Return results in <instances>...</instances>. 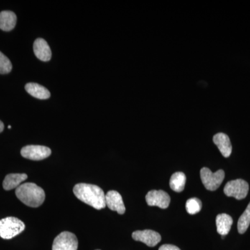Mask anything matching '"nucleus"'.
Returning a JSON list of instances; mask_svg holds the SVG:
<instances>
[{
	"label": "nucleus",
	"mask_w": 250,
	"mask_h": 250,
	"mask_svg": "<svg viewBox=\"0 0 250 250\" xmlns=\"http://www.w3.org/2000/svg\"><path fill=\"white\" fill-rule=\"evenodd\" d=\"M73 192L77 199L97 210L105 208L106 195L101 188L93 184H77L73 188Z\"/></svg>",
	"instance_id": "nucleus-1"
},
{
	"label": "nucleus",
	"mask_w": 250,
	"mask_h": 250,
	"mask_svg": "<svg viewBox=\"0 0 250 250\" xmlns=\"http://www.w3.org/2000/svg\"><path fill=\"white\" fill-rule=\"evenodd\" d=\"M18 198L28 207H40L45 200L43 189L34 183H24L18 187L16 190Z\"/></svg>",
	"instance_id": "nucleus-2"
},
{
	"label": "nucleus",
	"mask_w": 250,
	"mask_h": 250,
	"mask_svg": "<svg viewBox=\"0 0 250 250\" xmlns=\"http://www.w3.org/2000/svg\"><path fill=\"white\" fill-rule=\"evenodd\" d=\"M24 229V223L15 217H7L0 220V237L4 239H11L22 233Z\"/></svg>",
	"instance_id": "nucleus-3"
},
{
	"label": "nucleus",
	"mask_w": 250,
	"mask_h": 250,
	"mask_svg": "<svg viewBox=\"0 0 250 250\" xmlns=\"http://www.w3.org/2000/svg\"><path fill=\"white\" fill-rule=\"evenodd\" d=\"M200 177L206 188L214 191L223 183L225 179V172L223 170H219L217 172H212L208 167H203L200 170Z\"/></svg>",
	"instance_id": "nucleus-4"
},
{
	"label": "nucleus",
	"mask_w": 250,
	"mask_h": 250,
	"mask_svg": "<svg viewBox=\"0 0 250 250\" xmlns=\"http://www.w3.org/2000/svg\"><path fill=\"white\" fill-rule=\"evenodd\" d=\"M248 191L249 184L241 179L230 181L224 188V192L227 196L234 197L238 200L246 198Z\"/></svg>",
	"instance_id": "nucleus-5"
},
{
	"label": "nucleus",
	"mask_w": 250,
	"mask_h": 250,
	"mask_svg": "<svg viewBox=\"0 0 250 250\" xmlns=\"http://www.w3.org/2000/svg\"><path fill=\"white\" fill-rule=\"evenodd\" d=\"M78 240L73 233L63 231L56 237L52 250H77Z\"/></svg>",
	"instance_id": "nucleus-6"
},
{
	"label": "nucleus",
	"mask_w": 250,
	"mask_h": 250,
	"mask_svg": "<svg viewBox=\"0 0 250 250\" xmlns=\"http://www.w3.org/2000/svg\"><path fill=\"white\" fill-rule=\"evenodd\" d=\"M52 151L49 147L42 146H27L21 149V155L25 159L33 161H41L49 157Z\"/></svg>",
	"instance_id": "nucleus-7"
},
{
	"label": "nucleus",
	"mask_w": 250,
	"mask_h": 250,
	"mask_svg": "<svg viewBox=\"0 0 250 250\" xmlns=\"http://www.w3.org/2000/svg\"><path fill=\"white\" fill-rule=\"evenodd\" d=\"M146 202L149 206L159 207L165 209L169 207L170 203V197L164 190H152L147 192L146 197Z\"/></svg>",
	"instance_id": "nucleus-8"
},
{
	"label": "nucleus",
	"mask_w": 250,
	"mask_h": 250,
	"mask_svg": "<svg viewBox=\"0 0 250 250\" xmlns=\"http://www.w3.org/2000/svg\"><path fill=\"white\" fill-rule=\"evenodd\" d=\"M132 238L134 241L142 242L151 248L156 246L161 241V236L159 233L149 229L134 231L132 233Z\"/></svg>",
	"instance_id": "nucleus-9"
},
{
	"label": "nucleus",
	"mask_w": 250,
	"mask_h": 250,
	"mask_svg": "<svg viewBox=\"0 0 250 250\" xmlns=\"http://www.w3.org/2000/svg\"><path fill=\"white\" fill-rule=\"evenodd\" d=\"M106 204L109 209L118 212L120 215L124 214L125 208L123 197L116 190H110L106 195Z\"/></svg>",
	"instance_id": "nucleus-10"
},
{
	"label": "nucleus",
	"mask_w": 250,
	"mask_h": 250,
	"mask_svg": "<svg viewBox=\"0 0 250 250\" xmlns=\"http://www.w3.org/2000/svg\"><path fill=\"white\" fill-rule=\"evenodd\" d=\"M213 141L224 157L228 158L231 155L232 146L228 135L224 133H218L213 136Z\"/></svg>",
	"instance_id": "nucleus-11"
},
{
	"label": "nucleus",
	"mask_w": 250,
	"mask_h": 250,
	"mask_svg": "<svg viewBox=\"0 0 250 250\" xmlns=\"http://www.w3.org/2000/svg\"><path fill=\"white\" fill-rule=\"evenodd\" d=\"M34 51L36 57L42 62H48L52 58V51L44 39H36L34 43Z\"/></svg>",
	"instance_id": "nucleus-12"
},
{
	"label": "nucleus",
	"mask_w": 250,
	"mask_h": 250,
	"mask_svg": "<svg viewBox=\"0 0 250 250\" xmlns=\"http://www.w3.org/2000/svg\"><path fill=\"white\" fill-rule=\"evenodd\" d=\"M217 231L221 236H226L231 229L233 224V219L226 213L219 214L216 217Z\"/></svg>",
	"instance_id": "nucleus-13"
},
{
	"label": "nucleus",
	"mask_w": 250,
	"mask_h": 250,
	"mask_svg": "<svg viewBox=\"0 0 250 250\" xmlns=\"http://www.w3.org/2000/svg\"><path fill=\"white\" fill-rule=\"evenodd\" d=\"M17 22L16 15L13 11H4L0 13V29L5 31L14 29Z\"/></svg>",
	"instance_id": "nucleus-14"
},
{
	"label": "nucleus",
	"mask_w": 250,
	"mask_h": 250,
	"mask_svg": "<svg viewBox=\"0 0 250 250\" xmlns=\"http://www.w3.org/2000/svg\"><path fill=\"white\" fill-rule=\"evenodd\" d=\"M28 178L27 174L12 173L9 174L5 177L3 182V188L4 190H10L12 189L17 188L21 186L22 182Z\"/></svg>",
	"instance_id": "nucleus-15"
},
{
	"label": "nucleus",
	"mask_w": 250,
	"mask_h": 250,
	"mask_svg": "<svg viewBox=\"0 0 250 250\" xmlns=\"http://www.w3.org/2000/svg\"><path fill=\"white\" fill-rule=\"evenodd\" d=\"M25 90L31 96L39 100H47L50 97L49 90L39 83H28L25 85Z\"/></svg>",
	"instance_id": "nucleus-16"
},
{
	"label": "nucleus",
	"mask_w": 250,
	"mask_h": 250,
	"mask_svg": "<svg viewBox=\"0 0 250 250\" xmlns=\"http://www.w3.org/2000/svg\"><path fill=\"white\" fill-rule=\"evenodd\" d=\"M187 177L182 172H175L171 176L170 187L174 192H181L184 190Z\"/></svg>",
	"instance_id": "nucleus-17"
},
{
	"label": "nucleus",
	"mask_w": 250,
	"mask_h": 250,
	"mask_svg": "<svg viewBox=\"0 0 250 250\" xmlns=\"http://www.w3.org/2000/svg\"><path fill=\"white\" fill-rule=\"evenodd\" d=\"M250 225V202L247 207L244 213L238 219V231L239 233L243 234L246 233Z\"/></svg>",
	"instance_id": "nucleus-18"
},
{
	"label": "nucleus",
	"mask_w": 250,
	"mask_h": 250,
	"mask_svg": "<svg viewBox=\"0 0 250 250\" xmlns=\"http://www.w3.org/2000/svg\"><path fill=\"white\" fill-rule=\"evenodd\" d=\"M186 208L188 213L190 215H195L201 210L202 202L196 197L189 199L186 204Z\"/></svg>",
	"instance_id": "nucleus-19"
},
{
	"label": "nucleus",
	"mask_w": 250,
	"mask_h": 250,
	"mask_svg": "<svg viewBox=\"0 0 250 250\" xmlns=\"http://www.w3.org/2000/svg\"><path fill=\"white\" fill-rule=\"evenodd\" d=\"M12 70V64L8 57L0 52V74L5 75L9 73Z\"/></svg>",
	"instance_id": "nucleus-20"
},
{
	"label": "nucleus",
	"mask_w": 250,
	"mask_h": 250,
	"mask_svg": "<svg viewBox=\"0 0 250 250\" xmlns=\"http://www.w3.org/2000/svg\"><path fill=\"white\" fill-rule=\"evenodd\" d=\"M159 250H181L178 247L173 246V245L166 244L163 245L159 248Z\"/></svg>",
	"instance_id": "nucleus-21"
},
{
	"label": "nucleus",
	"mask_w": 250,
	"mask_h": 250,
	"mask_svg": "<svg viewBox=\"0 0 250 250\" xmlns=\"http://www.w3.org/2000/svg\"><path fill=\"white\" fill-rule=\"evenodd\" d=\"M4 123H2L1 121H0V133L2 132L3 130H4Z\"/></svg>",
	"instance_id": "nucleus-22"
},
{
	"label": "nucleus",
	"mask_w": 250,
	"mask_h": 250,
	"mask_svg": "<svg viewBox=\"0 0 250 250\" xmlns=\"http://www.w3.org/2000/svg\"><path fill=\"white\" fill-rule=\"evenodd\" d=\"M8 128H9V129H11V126H8Z\"/></svg>",
	"instance_id": "nucleus-23"
},
{
	"label": "nucleus",
	"mask_w": 250,
	"mask_h": 250,
	"mask_svg": "<svg viewBox=\"0 0 250 250\" xmlns=\"http://www.w3.org/2000/svg\"></svg>",
	"instance_id": "nucleus-24"
}]
</instances>
